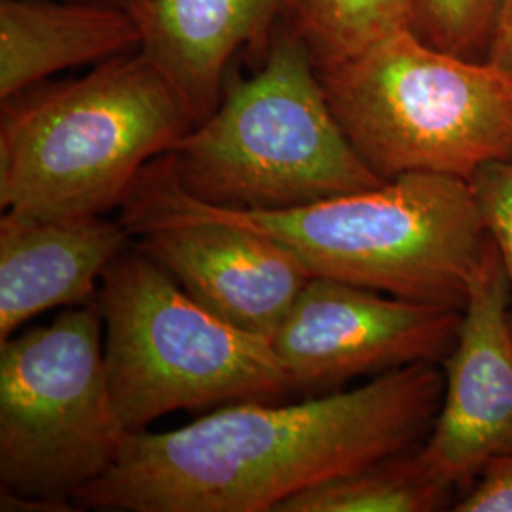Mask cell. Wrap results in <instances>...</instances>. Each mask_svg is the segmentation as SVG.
<instances>
[{"label":"cell","mask_w":512,"mask_h":512,"mask_svg":"<svg viewBox=\"0 0 512 512\" xmlns=\"http://www.w3.org/2000/svg\"><path fill=\"white\" fill-rule=\"evenodd\" d=\"M444 372L416 363L304 403L226 404L184 427L128 433L116 463L76 495L110 512H277L317 484L421 446Z\"/></svg>","instance_id":"obj_1"},{"label":"cell","mask_w":512,"mask_h":512,"mask_svg":"<svg viewBox=\"0 0 512 512\" xmlns=\"http://www.w3.org/2000/svg\"><path fill=\"white\" fill-rule=\"evenodd\" d=\"M120 220L133 238L179 220L238 224L293 251L313 277L454 310L490 241L471 183L459 177L408 173L291 209H224L188 196L165 154L141 173Z\"/></svg>","instance_id":"obj_2"},{"label":"cell","mask_w":512,"mask_h":512,"mask_svg":"<svg viewBox=\"0 0 512 512\" xmlns=\"http://www.w3.org/2000/svg\"><path fill=\"white\" fill-rule=\"evenodd\" d=\"M194 124L181 92L141 50L2 99V213L101 217Z\"/></svg>","instance_id":"obj_3"},{"label":"cell","mask_w":512,"mask_h":512,"mask_svg":"<svg viewBox=\"0 0 512 512\" xmlns=\"http://www.w3.org/2000/svg\"><path fill=\"white\" fill-rule=\"evenodd\" d=\"M165 160L188 196L224 209H291L384 183L349 143L287 18L255 73L230 69L217 109Z\"/></svg>","instance_id":"obj_4"},{"label":"cell","mask_w":512,"mask_h":512,"mask_svg":"<svg viewBox=\"0 0 512 512\" xmlns=\"http://www.w3.org/2000/svg\"><path fill=\"white\" fill-rule=\"evenodd\" d=\"M330 109L382 181H465L512 158V74L425 44L410 29L317 69Z\"/></svg>","instance_id":"obj_5"},{"label":"cell","mask_w":512,"mask_h":512,"mask_svg":"<svg viewBox=\"0 0 512 512\" xmlns=\"http://www.w3.org/2000/svg\"><path fill=\"white\" fill-rule=\"evenodd\" d=\"M95 304L110 399L128 433L171 412L274 401L293 391L272 340L203 308L135 245L112 260Z\"/></svg>","instance_id":"obj_6"},{"label":"cell","mask_w":512,"mask_h":512,"mask_svg":"<svg viewBox=\"0 0 512 512\" xmlns=\"http://www.w3.org/2000/svg\"><path fill=\"white\" fill-rule=\"evenodd\" d=\"M103 329L93 300L0 342L2 511H73L120 456Z\"/></svg>","instance_id":"obj_7"},{"label":"cell","mask_w":512,"mask_h":512,"mask_svg":"<svg viewBox=\"0 0 512 512\" xmlns=\"http://www.w3.org/2000/svg\"><path fill=\"white\" fill-rule=\"evenodd\" d=\"M461 310L423 304L329 277H311L272 338L293 391L332 393L357 378L442 365Z\"/></svg>","instance_id":"obj_8"},{"label":"cell","mask_w":512,"mask_h":512,"mask_svg":"<svg viewBox=\"0 0 512 512\" xmlns=\"http://www.w3.org/2000/svg\"><path fill=\"white\" fill-rule=\"evenodd\" d=\"M444 391L420 456L452 490H467L492 459L512 452V298L488 241L461 308Z\"/></svg>","instance_id":"obj_9"},{"label":"cell","mask_w":512,"mask_h":512,"mask_svg":"<svg viewBox=\"0 0 512 512\" xmlns=\"http://www.w3.org/2000/svg\"><path fill=\"white\" fill-rule=\"evenodd\" d=\"M135 238L203 308L266 340L313 277L281 243L230 222L179 220Z\"/></svg>","instance_id":"obj_10"},{"label":"cell","mask_w":512,"mask_h":512,"mask_svg":"<svg viewBox=\"0 0 512 512\" xmlns=\"http://www.w3.org/2000/svg\"><path fill=\"white\" fill-rule=\"evenodd\" d=\"M141 52L171 80L196 124L217 109L239 52L264 59L289 0H124Z\"/></svg>","instance_id":"obj_11"},{"label":"cell","mask_w":512,"mask_h":512,"mask_svg":"<svg viewBox=\"0 0 512 512\" xmlns=\"http://www.w3.org/2000/svg\"><path fill=\"white\" fill-rule=\"evenodd\" d=\"M133 238L101 217L0 219V342L44 311L93 302L112 260Z\"/></svg>","instance_id":"obj_12"},{"label":"cell","mask_w":512,"mask_h":512,"mask_svg":"<svg viewBox=\"0 0 512 512\" xmlns=\"http://www.w3.org/2000/svg\"><path fill=\"white\" fill-rule=\"evenodd\" d=\"M139 48V25L124 4L0 0V101L61 71Z\"/></svg>","instance_id":"obj_13"},{"label":"cell","mask_w":512,"mask_h":512,"mask_svg":"<svg viewBox=\"0 0 512 512\" xmlns=\"http://www.w3.org/2000/svg\"><path fill=\"white\" fill-rule=\"evenodd\" d=\"M454 494L418 446L293 495L277 512H437L456 503Z\"/></svg>","instance_id":"obj_14"},{"label":"cell","mask_w":512,"mask_h":512,"mask_svg":"<svg viewBox=\"0 0 512 512\" xmlns=\"http://www.w3.org/2000/svg\"><path fill=\"white\" fill-rule=\"evenodd\" d=\"M412 12L414 0H289L285 18L321 69L410 29Z\"/></svg>","instance_id":"obj_15"},{"label":"cell","mask_w":512,"mask_h":512,"mask_svg":"<svg viewBox=\"0 0 512 512\" xmlns=\"http://www.w3.org/2000/svg\"><path fill=\"white\" fill-rule=\"evenodd\" d=\"M505 0H414L410 31L429 46L488 59Z\"/></svg>","instance_id":"obj_16"},{"label":"cell","mask_w":512,"mask_h":512,"mask_svg":"<svg viewBox=\"0 0 512 512\" xmlns=\"http://www.w3.org/2000/svg\"><path fill=\"white\" fill-rule=\"evenodd\" d=\"M469 183L486 232L503 262L512 298V158L480 167Z\"/></svg>","instance_id":"obj_17"},{"label":"cell","mask_w":512,"mask_h":512,"mask_svg":"<svg viewBox=\"0 0 512 512\" xmlns=\"http://www.w3.org/2000/svg\"><path fill=\"white\" fill-rule=\"evenodd\" d=\"M452 511L512 512V452L492 459Z\"/></svg>","instance_id":"obj_18"},{"label":"cell","mask_w":512,"mask_h":512,"mask_svg":"<svg viewBox=\"0 0 512 512\" xmlns=\"http://www.w3.org/2000/svg\"><path fill=\"white\" fill-rule=\"evenodd\" d=\"M488 61L512 74V0L503 4Z\"/></svg>","instance_id":"obj_19"},{"label":"cell","mask_w":512,"mask_h":512,"mask_svg":"<svg viewBox=\"0 0 512 512\" xmlns=\"http://www.w3.org/2000/svg\"><path fill=\"white\" fill-rule=\"evenodd\" d=\"M101 2H118V4H122L124 0H101Z\"/></svg>","instance_id":"obj_20"}]
</instances>
